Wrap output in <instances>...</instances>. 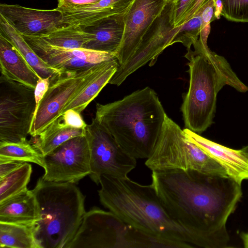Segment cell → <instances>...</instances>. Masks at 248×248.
<instances>
[{
  "instance_id": "cell-24",
  "label": "cell",
  "mask_w": 248,
  "mask_h": 248,
  "mask_svg": "<svg viewBox=\"0 0 248 248\" xmlns=\"http://www.w3.org/2000/svg\"><path fill=\"white\" fill-rule=\"evenodd\" d=\"M36 37V36H35ZM50 45L65 48H85L93 35L77 25H65L57 30L37 37Z\"/></svg>"
},
{
  "instance_id": "cell-31",
  "label": "cell",
  "mask_w": 248,
  "mask_h": 248,
  "mask_svg": "<svg viewBox=\"0 0 248 248\" xmlns=\"http://www.w3.org/2000/svg\"><path fill=\"white\" fill-rule=\"evenodd\" d=\"M59 118H60L64 124L67 127L85 129L87 125L80 113L73 109L66 110Z\"/></svg>"
},
{
  "instance_id": "cell-10",
  "label": "cell",
  "mask_w": 248,
  "mask_h": 248,
  "mask_svg": "<svg viewBox=\"0 0 248 248\" xmlns=\"http://www.w3.org/2000/svg\"><path fill=\"white\" fill-rule=\"evenodd\" d=\"M174 0H168L146 30L135 53L126 63L118 66L108 83L119 86L129 76L148 62L150 65H154L158 56L171 45L180 28V26H174Z\"/></svg>"
},
{
  "instance_id": "cell-4",
  "label": "cell",
  "mask_w": 248,
  "mask_h": 248,
  "mask_svg": "<svg viewBox=\"0 0 248 248\" xmlns=\"http://www.w3.org/2000/svg\"><path fill=\"white\" fill-rule=\"evenodd\" d=\"M187 50L185 57L189 61V86L181 110L186 128L201 134L214 123L217 94L224 86L241 93L247 92L248 87L223 57L209 48L202 55Z\"/></svg>"
},
{
  "instance_id": "cell-3",
  "label": "cell",
  "mask_w": 248,
  "mask_h": 248,
  "mask_svg": "<svg viewBox=\"0 0 248 248\" xmlns=\"http://www.w3.org/2000/svg\"><path fill=\"white\" fill-rule=\"evenodd\" d=\"M167 116L156 93L146 87L122 99L107 104L97 103L94 119L129 155L147 159Z\"/></svg>"
},
{
  "instance_id": "cell-20",
  "label": "cell",
  "mask_w": 248,
  "mask_h": 248,
  "mask_svg": "<svg viewBox=\"0 0 248 248\" xmlns=\"http://www.w3.org/2000/svg\"><path fill=\"white\" fill-rule=\"evenodd\" d=\"M38 219V208L32 190L0 203V222L31 225Z\"/></svg>"
},
{
  "instance_id": "cell-33",
  "label": "cell",
  "mask_w": 248,
  "mask_h": 248,
  "mask_svg": "<svg viewBox=\"0 0 248 248\" xmlns=\"http://www.w3.org/2000/svg\"><path fill=\"white\" fill-rule=\"evenodd\" d=\"M50 84V80L49 78H39L34 91V95L36 103L34 113L36 111L39 103L48 90Z\"/></svg>"
},
{
  "instance_id": "cell-16",
  "label": "cell",
  "mask_w": 248,
  "mask_h": 248,
  "mask_svg": "<svg viewBox=\"0 0 248 248\" xmlns=\"http://www.w3.org/2000/svg\"><path fill=\"white\" fill-rule=\"evenodd\" d=\"M186 137L219 164L228 175L241 183L248 180V156L241 150H234L200 136L191 130L183 129Z\"/></svg>"
},
{
  "instance_id": "cell-32",
  "label": "cell",
  "mask_w": 248,
  "mask_h": 248,
  "mask_svg": "<svg viewBox=\"0 0 248 248\" xmlns=\"http://www.w3.org/2000/svg\"><path fill=\"white\" fill-rule=\"evenodd\" d=\"M100 0H58L56 10L60 12L78 9L93 4Z\"/></svg>"
},
{
  "instance_id": "cell-26",
  "label": "cell",
  "mask_w": 248,
  "mask_h": 248,
  "mask_svg": "<svg viewBox=\"0 0 248 248\" xmlns=\"http://www.w3.org/2000/svg\"><path fill=\"white\" fill-rule=\"evenodd\" d=\"M44 155L27 140L18 142H0V161L32 162L44 168Z\"/></svg>"
},
{
  "instance_id": "cell-8",
  "label": "cell",
  "mask_w": 248,
  "mask_h": 248,
  "mask_svg": "<svg viewBox=\"0 0 248 248\" xmlns=\"http://www.w3.org/2000/svg\"><path fill=\"white\" fill-rule=\"evenodd\" d=\"M34 89L0 76V142L27 140L35 111Z\"/></svg>"
},
{
  "instance_id": "cell-21",
  "label": "cell",
  "mask_w": 248,
  "mask_h": 248,
  "mask_svg": "<svg viewBox=\"0 0 248 248\" xmlns=\"http://www.w3.org/2000/svg\"><path fill=\"white\" fill-rule=\"evenodd\" d=\"M0 31V33L6 37L16 47L40 78H49L51 79L61 73L50 67L40 58L28 44L22 35L1 15Z\"/></svg>"
},
{
  "instance_id": "cell-6",
  "label": "cell",
  "mask_w": 248,
  "mask_h": 248,
  "mask_svg": "<svg viewBox=\"0 0 248 248\" xmlns=\"http://www.w3.org/2000/svg\"><path fill=\"white\" fill-rule=\"evenodd\" d=\"M154 237L129 225L111 211L86 212L67 248H155Z\"/></svg>"
},
{
  "instance_id": "cell-5",
  "label": "cell",
  "mask_w": 248,
  "mask_h": 248,
  "mask_svg": "<svg viewBox=\"0 0 248 248\" xmlns=\"http://www.w3.org/2000/svg\"><path fill=\"white\" fill-rule=\"evenodd\" d=\"M32 190L39 213L32 225L38 248H67L86 213L85 196L75 184L42 177Z\"/></svg>"
},
{
  "instance_id": "cell-27",
  "label": "cell",
  "mask_w": 248,
  "mask_h": 248,
  "mask_svg": "<svg viewBox=\"0 0 248 248\" xmlns=\"http://www.w3.org/2000/svg\"><path fill=\"white\" fill-rule=\"evenodd\" d=\"M31 165L25 162L18 169L0 178V203L28 190Z\"/></svg>"
},
{
  "instance_id": "cell-17",
  "label": "cell",
  "mask_w": 248,
  "mask_h": 248,
  "mask_svg": "<svg viewBox=\"0 0 248 248\" xmlns=\"http://www.w3.org/2000/svg\"><path fill=\"white\" fill-rule=\"evenodd\" d=\"M133 0H100L88 6L60 12L63 25L82 28L93 26L110 17L124 15Z\"/></svg>"
},
{
  "instance_id": "cell-37",
  "label": "cell",
  "mask_w": 248,
  "mask_h": 248,
  "mask_svg": "<svg viewBox=\"0 0 248 248\" xmlns=\"http://www.w3.org/2000/svg\"><path fill=\"white\" fill-rule=\"evenodd\" d=\"M241 150L243 152L248 156V145L244 147Z\"/></svg>"
},
{
  "instance_id": "cell-1",
  "label": "cell",
  "mask_w": 248,
  "mask_h": 248,
  "mask_svg": "<svg viewBox=\"0 0 248 248\" xmlns=\"http://www.w3.org/2000/svg\"><path fill=\"white\" fill-rule=\"evenodd\" d=\"M151 177L164 206L196 246L229 247L226 223L242 197L241 183L228 175L193 170H154Z\"/></svg>"
},
{
  "instance_id": "cell-18",
  "label": "cell",
  "mask_w": 248,
  "mask_h": 248,
  "mask_svg": "<svg viewBox=\"0 0 248 248\" xmlns=\"http://www.w3.org/2000/svg\"><path fill=\"white\" fill-rule=\"evenodd\" d=\"M0 74L35 89L40 78L12 43L0 33Z\"/></svg>"
},
{
  "instance_id": "cell-7",
  "label": "cell",
  "mask_w": 248,
  "mask_h": 248,
  "mask_svg": "<svg viewBox=\"0 0 248 248\" xmlns=\"http://www.w3.org/2000/svg\"><path fill=\"white\" fill-rule=\"evenodd\" d=\"M145 164L152 171L193 170L228 175L219 164L190 141L183 130L168 116L155 148Z\"/></svg>"
},
{
  "instance_id": "cell-15",
  "label": "cell",
  "mask_w": 248,
  "mask_h": 248,
  "mask_svg": "<svg viewBox=\"0 0 248 248\" xmlns=\"http://www.w3.org/2000/svg\"><path fill=\"white\" fill-rule=\"evenodd\" d=\"M0 15L22 35L41 37L65 25L62 23V14L56 9H37L4 3L0 4Z\"/></svg>"
},
{
  "instance_id": "cell-2",
  "label": "cell",
  "mask_w": 248,
  "mask_h": 248,
  "mask_svg": "<svg viewBox=\"0 0 248 248\" xmlns=\"http://www.w3.org/2000/svg\"><path fill=\"white\" fill-rule=\"evenodd\" d=\"M100 184L101 203L129 225L182 248L196 246L193 237L172 218L151 184L105 174L101 176Z\"/></svg>"
},
{
  "instance_id": "cell-19",
  "label": "cell",
  "mask_w": 248,
  "mask_h": 248,
  "mask_svg": "<svg viewBox=\"0 0 248 248\" xmlns=\"http://www.w3.org/2000/svg\"><path fill=\"white\" fill-rule=\"evenodd\" d=\"M124 15L113 16L93 26L83 28L84 31L93 35V39L85 48L116 55L124 32Z\"/></svg>"
},
{
  "instance_id": "cell-36",
  "label": "cell",
  "mask_w": 248,
  "mask_h": 248,
  "mask_svg": "<svg viewBox=\"0 0 248 248\" xmlns=\"http://www.w3.org/2000/svg\"><path fill=\"white\" fill-rule=\"evenodd\" d=\"M240 237L243 241L244 246L246 248H248V232L242 233Z\"/></svg>"
},
{
  "instance_id": "cell-23",
  "label": "cell",
  "mask_w": 248,
  "mask_h": 248,
  "mask_svg": "<svg viewBox=\"0 0 248 248\" xmlns=\"http://www.w3.org/2000/svg\"><path fill=\"white\" fill-rule=\"evenodd\" d=\"M85 135V129L67 127L58 118L38 136L32 137L33 141L30 143L45 155L67 140Z\"/></svg>"
},
{
  "instance_id": "cell-29",
  "label": "cell",
  "mask_w": 248,
  "mask_h": 248,
  "mask_svg": "<svg viewBox=\"0 0 248 248\" xmlns=\"http://www.w3.org/2000/svg\"><path fill=\"white\" fill-rule=\"evenodd\" d=\"M221 0V16L230 21L248 23V0Z\"/></svg>"
},
{
  "instance_id": "cell-14",
  "label": "cell",
  "mask_w": 248,
  "mask_h": 248,
  "mask_svg": "<svg viewBox=\"0 0 248 248\" xmlns=\"http://www.w3.org/2000/svg\"><path fill=\"white\" fill-rule=\"evenodd\" d=\"M168 0H133L124 15V29L121 46L116 54L119 65L135 53L144 34Z\"/></svg>"
},
{
  "instance_id": "cell-28",
  "label": "cell",
  "mask_w": 248,
  "mask_h": 248,
  "mask_svg": "<svg viewBox=\"0 0 248 248\" xmlns=\"http://www.w3.org/2000/svg\"><path fill=\"white\" fill-rule=\"evenodd\" d=\"M202 7L194 16L186 22L180 26L178 31L173 38L171 45L176 43H181L187 50L198 40L202 24Z\"/></svg>"
},
{
  "instance_id": "cell-22",
  "label": "cell",
  "mask_w": 248,
  "mask_h": 248,
  "mask_svg": "<svg viewBox=\"0 0 248 248\" xmlns=\"http://www.w3.org/2000/svg\"><path fill=\"white\" fill-rule=\"evenodd\" d=\"M119 66L117 59L108 61L104 67L86 86L67 103L58 118L70 109H73L81 113L109 83Z\"/></svg>"
},
{
  "instance_id": "cell-25",
  "label": "cell",
  "mask_w": 248,
  "mask_h": 248,
  "mask_svg": "<svg viewBox=\"0 0 248 248\" xmlns=\"http://www.w3.org/2000/svg\"><path fill=\"white\" fill-rule=\"evenodd\" d=\"M1 248H38L32 225L0 222Z\"/></svg>"
},
{
  "instance_id": "cell-30",
  "label": "cell",
  "mask_w": 248,
  "mask_h": 248,
  "mask_svg": "<svg viewBox=\"0 0 248 248\" xmlns=\"http://www.w3.org/2000/svg\"><path fill=\"white\" fill-rule=\"evenodd\" d=\"M174 1L173 20L174 27H177L181 26L182 20L193 7L196 0H174Z\"/></svg>"
},
{
  "instance_id": "cell-34",
  "label": "cell",
  "mask_w": 248,
  "mask_h": 248,
  "mask_svg": "<svg viewBox=\"0 0 248 248\" xmlns=\"http://www.w3.org/2000/svg\"><path fill=\"white\" fill-rule=\"evenodd\" d=\"M25 162L8 160V161H0V178H1L6 175L9 174L14 171Z\"/></svg>"
},
{
  "instance_id": "cell-12",
  "label": "cell",
  "mask_w": 248,
  "mask_h": 248,
  "mask_svg": "<svg viewBox=\"0 0 248 248\" xmlns=\"http://www.w3.org/2000/svg\"><path fill=\"white\" fill-rule=\"evenodd\" d=\"M43 158L42 178L46 181L76 184L91 173L90 153L85 135L67 140Z\"/></svg>"
},
{
  "instance_id": "cell-9",
  "label": "cell",
  "mask_w": 248,
  "mask_h": 248,
  "mask_svg": "<svg viewBox=\"0 0 248 248\" xmlns=\"http://www.w3.org/2000/svg\"><path fill=\"white\" fill-rule=\"evenodd\" d=\"M108 61L87 68L61 72L50 79L49 89L34 113L30 134L32 137L38 136L56 120L67 103L86 86Z\"/></svg>"
},
{
  "instance_id": "cell-35",
  "label": "cell",
  "mask_w": 248,
  "mask_h": 248,
  "mask_svg": "<svg viewBox=\"0 0 248 248\" xmlns=\"http://www.w3.org/2000/svg\"><path fill=\"white\" fill-rule=\"evenodd\" d=\"M207 0H196L194 5L182 20L181 25L190 19Z\"/></svg>"
},
{
  "instance_id": "cell-13",
  "label": "cell",
  "mask_w": 248,
  "mask_h": 248,
  "mask_svg": "<svg viewBox=\"0 0 248 248\" xmlns=\"http://www.w3.org/2000/svg\"><path fill=\"white\" fill-rule=\"evenodd\" d=\"M22 36L40 58L60 72L87 68L117 59L113 53L84 48L71 49L57 47L48 44L35 36Z\"/></svg>"
},
{
  "instance_id": "cell-11",
  "label": "cell",
  "mask_w": 248,
  "mask_h": 248,
  "mask_svg": "<svg viewBox=\"0 0 248 248\" xmlns=\"http://www.w3.org/2000/svg\"><path fill=\"white\" fill-rule=\"evenodd\" d=\"M90 153L91 179L100 184L104 174L118 178L127 174L137 165L136 159L126 153L110 133L94 119L85 128Z\"/></svg>"
}]
</instances>
